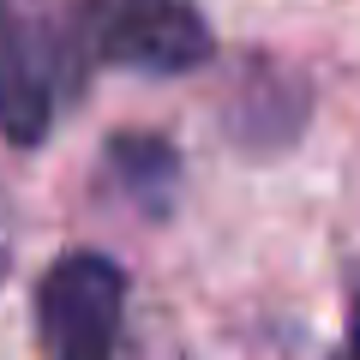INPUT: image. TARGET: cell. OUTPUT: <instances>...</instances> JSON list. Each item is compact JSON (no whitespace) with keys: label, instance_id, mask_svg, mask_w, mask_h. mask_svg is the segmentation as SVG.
I'll use <instances>...</instances> for the list:
<instances>
[{"label":"cell","instance_id":"cell-5","mask_svg":"<svg viewBox=\"0 0 360 360\" xmlns=\"http://www.w3.org/2000/svg\"><path fill=\"white\" fill-rule=\"evenodd\" d=\"M342 360H360V295H354V319H348V354Z\"/></svg>","mask_w":360,"mask_h":360},{"label":"cell","instance_id":"cell-2","mask_svg":"<svg viewBox=\"0 0 360 360\" xmlns=\"http://www.w3.org/2000/svg\"><path fill=\"white\" fill-rule=\"evenodd\" d=\"M72 30L84 66H115L144 78H180L217 54L198 0H72Z\"/></svg>","mask_w":360,"mask_h":360},{"label":"cell","instance_id":"cell-6","mask_svg":"<svg viewBox=\"0 0 360 360\" xmlns=\"http://www.w3.org/2000/svg\"><path fill=\"white\" fill-rule=\"evenodd\" d=\"M6 270H13V240H6V222H0V283H6Z\"/></svg>","mask_w":360,"mask_h":360},{"label":"cell","instance_id":"cell-4","mask_svg":"<svg viewBox=\"0 0 360 360\" xmlns=\"http://www.w3.org/2000/svg\"><path fill=\"white\" fill-rule=\"evenodd\" d=\"M103 168L144 217H168L174 186H180V150L162 132H115L103 150Z\"/></svg>","mask_w":360,"mask_h":360},{"label":"cell","instance_id":"cell-1","mask_svg":"<svg viewBox=\"0 0 360 360\" xmlns=\"http://www.w3.org/2000/svg\"><path fill=\"white\" fill-rule=\"evenodd\" d=\"M72 0H0V139L42 144L60 103L84 84Z\"/></svg>","mask_w":360,"mask_h":360},{"label":"cell","instance_id":"cell-7","mask_svg":"<svg viewBox=\"0 0 360 360\" xmlns=\"http://www.w3.org/2000/svg\"><path fill=\"white\" fill-rule=\"evenodd\" d=\"M336 360H342V354H336Z\"/></svg>","mask_w":360,"mask_h":360},{"label":"cell","instance_id":"cell-3","mask_svg":"<svg viewBox=\"0 0 360 360\" xmlns=\"http://www.w3.org/2000/svg\"><path fill=\"white\" fill-rule=\"evenodd\" d=\"M42 360H139L127 336V270L108 252H66L37 283Z\"/></svg>","mask_w":360,"mask_h":360}]
</instances>
